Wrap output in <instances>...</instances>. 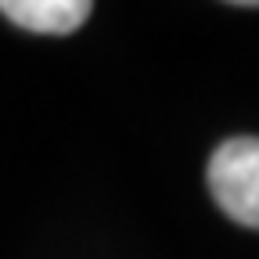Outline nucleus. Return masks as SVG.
I'll use <instances>...</instances> for the list:
<instances>
[{
    "label": "nucleus",
    "mask_w": 259,
    "mask_h": 259,
    "mask_svg": "<svg viewBox=\"0 0 259 259\" xmlns=\"http://www.w3.org/2000/svg\"><path fill=\"white\" fill-rule=\"evenodd\" d=\"M209 194L241 227L259 231V137H231L209 158Z\"/></svg>",
    "instance_id": "1"
},
{
    "label": "nucleus",
    "mask_w": 259,
    "mask_h": 259,
    "mask_svg": "<svg viewBox=\"0 0 259 259\" xmlns=\"http://www.w3.org/2000/svg\"><path fill=\"white\" fill-rule=\"evenodd\" d=\"M94 0H0V15L40 36H69L90 18Z\"/></svg>",
    "instance_id": "2"
},
{
    "label": "nucleus",
    "mask_w": 259,
    "mask_h": 259,
    "mask_svg": "<svg viewBox=\"0 0 259 259\" xmlns=\"http://www.w3.org/2000/svg\"><path fill=\"white\" fill-rule=\"evenodd\" d=\"M227 4H238V8H259V0H227Z\"/></svg>",
    "instance_id": "3"
}]
</instances>
